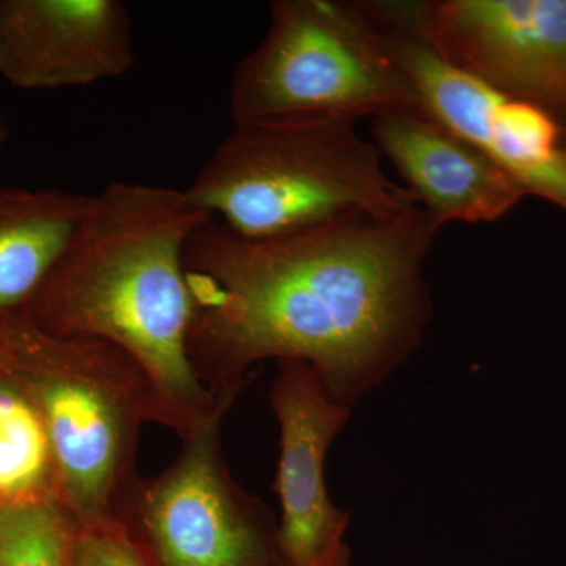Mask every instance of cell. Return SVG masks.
<instances>
[{
  "mask_svg": "<svg viewBox=\"0 0 566 566\" xmlns=\"http://www.w3.org/2000/svg\"><path fill=\"white\" fill-rule=\"evenodd\" d=\"M277 364L271 405L281 427L279 551L285 566H304L344 542L348 516L331 502L324 463L349 409L311 365Z\"/></svg>",
  "mask_w": 566,
  "mask_h": 566,
  "instance_id": "obj_10",
  "label": "cell"
},
{
  "mask_svg": "<svg viewBox=\"0 0 566 566\" xmlns=\"http://www.w3.org/2000/svg\"><path fill=\"white\" fill-rule=\"evenodd\" d=\"M389 33L364 2L277 0L262 43L234 69L230 115L245 123L374 120L419 106Z\"/></svg>",
  "mask_w": 566,
  "mask_h": 566,
  "instance_id": "obj_5",
  "label": "cell"
},
{
  "mask_svg": "<svg viewBox=\"0 0 566 566\" xmlns=\"http://www.w3.org/2000/svg\"><path fill=\"white\" fill-rule=\"evenodd\" d=\"M304 566H349V549L344 542L338 543L326 551L322 557Z\"/></svg>",
  "mask_w": 566,
  "mask_h": 566,
  "instance_id": "obj_16",
  "label": "cell"
},
{
  "mask_svg": "<svg viewBox=\"0 0 566 566\" xmlns=\"http://www.w3.org/2000/svg\"><path fill=\"white\" fill-rule=\"evenodd\" d=\"M136 62L118 0H0V77L18 91L87 87Z\"/></svg>",
  "mask_w": 566,
  "mask_h": 566,
  "instance_id": "obj_9",
  "label": "cell"
},
{
  "mask_svg": "<svg viewBox=\"0 0 566 566\" xmlns=\"http://www.w3.org/2000/svg\"><path fill=\"white\" fill-rule=\"evenodd\" d=\"M565 139H566V136H565Z\"/></svg>",
  "mask_w": 566,
  "mask_h": 566,
  "instance_id": "obj_17",
  "label": "cell"
},
{
  "mask_svg": "<svg viewBox=\"0 0 566 566\" xmlns=\"http://www.w3.org/2000/svg\"><path fill=\"white\" fill-rule=\"evenodd\" d=\"M371 136L406 189L441 227L497 221L527 196L515 178L450 132L422 104L375 117Z\"/></svg>",
  "mask_w": 566,
  "mask_h": 566,
  "instance_id": "obj_11",
  "label": "cell"
},
{
  "mask_svg": "<svg viewBox=\"0 0 566 566\" xmlns=\"http://www.w3.org/2000/svg\"><path fill=\"white\" fill-rule=\"evenodd\" d=\"M382 28L424 111L524 191L566 210L565 134L549 112L450 65L415 36Z\"/></svg>",
  "mask_w": 566,
  "mask_h": 566,
  "instance_id": "obj_8",
  "label": "cell"
},
{
  "mask_svg": "<svg viewBox=\"0 0 566 566\" xmlns=\"http://www.w3.org/2000/svg\"><path fill=\"white\" fill-rule=\"evenodd\" d=\"M381 151L340 118L234 125L203 163L189 199L244 240H274L353 214L420 207L389 180Z\"/></svg>",
  "mask_w": 566,
  "mask_h": 566,
  "instance_id": "obj_4",
  "label": "cell"
},
{
  "mask_svg": "<svg viewBox=\"0 0 566 566\" xmlns=\"http://www.w3.org/2000/svg\"><path fill=\"white\" fill-rule=\"evenodd\" d=\"M441 229L422 207L259 241L211 219L185 255L197 378L232 408L253 364L301 360L345 401L415 348Z\"/></svg>",
  "mask_w": 566,
  "mask_h": 566,
  "instance_id": "obj_1",
  "label": "cell"
},
{
  "mask_svg": "<svg viewBox=\"0 0 566 566\" xmlns=\"http://www.w3.org/2000/svg\"><path fill=\"white\" fill-rule=\"evenodd\" d=\"M61 501L50 441L40 417L0 379V504Z\"/></svg>",
  "mask_w": 566,
  "mask_h": 566,
  "instance_id": "obj_13",
  "label": "cell"
},
{
  "mask_svg": "<svg viewBox=\"0 0 566 566\" xmlns=\"http://www.w3.org/2000/svg\"><path fill=\"white\" fill-rule=\"evenodd\" d=\"M221 423L185 439L161 474L137 476L118 509L151 566L283 564L279 527L227 469Z\"/></svg>",
  "mask_w": 566,
  "mask_h": 566,
  "instance_id": "obj_6",
  "label": "cell"
},
{
  "mask_svg": "<svg viewBox=\"0 0 566 566\" xmlns=\"http://www.w3.org/2000/svg\"><path fill=\"white\" fill-rule=\"evenodd\" d=\"M91 203L88 193L0 186V316L31 303L69 251Z\"/></svg>",
  "mask_w": 566,
  "mask_h": 566,
  "instance_id": "obj_12",
  "label": "cell"
},
{
  "mask_svg": "<svg viewBox=\"0 0 566 566\" xmlns=\"http://www.w3.org/2000/svg\"><path fill=\"white\" fill-rule=\"evenodd\" d=\"M76 521L61 501L0 504V566H71Z\"/></svg>",
  "mask_w": 566,
  "mask_h": 566,
  "instance_id": "obj_14",
  "label": "cell"
},
{
  "mask_svg": "<svg viewBox=\"0 0 566 566\" xmlns=\"http://www.w3.org/2000/svg\"><path fill=\"white\" fill-rule=\"evenodd\" d=\"M71 566H151L140 543L118 517L76 524Z\"/></svg>",
  "mask_w": 566,
  "mask_h": 566,
  "instance_id": "obj_15",
  "label": "cell"
},
{
  "mask_svg": "<svg viewBox=\"0 0 566 566\" xmlns=\"http://www.w3.org/2000/svg\"><path fill=\"white\" fill-rule=\"evenodd\" d=\"M379 24L549 112L566 134V0H367Z\"/></svg>",
  "mask_w": 566,
  "mask_h": 566,
  "instance_id": "obj_7",
  "label": "cell"
},
{
  "mask_svg": "<svg viewBox=\"0 0 566 566\" xmlns=\"http://www.w3.org/2000/svg\"><path fill=\"white\" fill-rule=\"evenodd\" d=\"M210 221L186 189L111 182L92 196L61 263L17 312L44 333L99 338L132 357L150 382L155 422L181 441L230 409L197 378L188 353L186 248Z\"/></svg>",
  "mask_w": 566,
  "mask_h": 566,
  "instance_id": "obj_2",
  "label": "cell"
},
{
  "mask_svg": "<svg viewBox=\"0 0 566 566\" xmlns=\"http://www.w3.org/2000/svg\"><path fill=\"white\" fill-rule=\"evenodd\" d=\"M0 379L40 417L76 524L117 517L139 476L142 424L155 422L139 365L99 338L48 334L11 314L0 316Z\"/></svg>",
  "mask_w": 566,
  "mask_h": 566,
  "instance_id": "obj_3",
  "label": "cell"
}]
</instances>
